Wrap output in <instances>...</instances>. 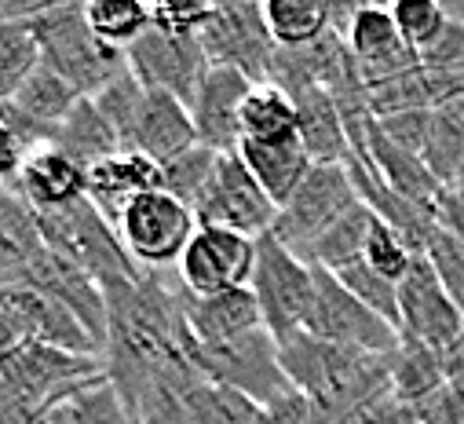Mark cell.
I'll use <instances>...</instances> for the list:
<instances>
[{
  "label": "cell",
  "instance_id": "37",
  "mask_svg": "<svg viewBox=\"0 0 464 424\" xmlns=\"http://www.w3.org/2000/svg\"><path fill=\"white\" fill-rule=\"evenodd\" d=\"M216 158H219L216 150L194 143L190 150H183V154L161 161V165H158V169H161V190H169L172 198H179V201L194 212V201L201 198V190H205V183H208V176H212Z\"/></svg>",
  "mask_w": 464,
  "mask_h": 424
},
{
  "label": "cell",
  "instance_id": "2",
  "mask_svg": "<svg viewBox=\"0 0 464 424\" xmlns=\"http://www.w3.org/2000/svg\"><path fill=\"white\" fill-rule=\"evenodd\" d=\"M34 217H37L41 246L59 253L63 260L77 264L81 271H88L99 285L136 278L143 271L125 253L113 224L88 198H81L73 205H63V208H52V212H34Z\"/></svg>",
  "mask_w": 464,
  "mask_h": 424
},
{
  "label": "cell",
  "instance_id": "23",
  "mask_svg": "<svg viewBox=\"0 0 464 424\" xmlns=\"http://www.w3.org/2000/svg\"><path fill=\"white\" fill-rule=\"evenodd\" d=\"M238 158L246 161V169L256 176V183L267 190V198L278 208L289 201V194L300 187V179L314 165L296 132L282 140H242Z\"/></svg>",
  "mask_w": 464,
  "mask_h": 424
},
{
  "label": "cell",
  "instance_id": "52",
  "mask_svg": "<svg viewBox=\"0 0 464 424\" xmlns=\"http://www.w3.org/2000/svg\"><path fill=\"white\" fill-rule=\"evenodd\" d=\"M230 5H246V0H208V8H230Z\"/></svg>",
  "mask_w": 464,
  "mask_h": 424
},
{
  "label": "cell",
  "instance_id": "44",
  "mask_svg": "<svg viewBox=\"0 0 464 424\" xmlns=\"http://www.w3.org/2000/svg\"><path fill=\"white\" fill-rule=\"evenodd\" d=\"M420 66L446 70V73H464V23L460 19L450 15V23L439 34V41L420 52Z\"/></svg>",
  "mask_w": 464,
  "mask_h": 424
},
{
  "label": "cell",
  "instance_id": "4",
  "mask_svg": "<svg viewBox=\"0 0 464 424\" xmlns=\"http://www.w3.org/2000/svg\"><path fill=\"white\" fill-rule=\"evenodd\" d=\"M125 253L132 256L136 267L143 271H169L172 264H179L190 235L198 231L194 212L172 198L169 190H143L136 194L113 220Z\"/></svg>",
  "mask_w": 464,
  "mask_h": 424
},
{
  "label": "cell",
  "instance_id": "16",
  "mask_svg": "<svg viewBox=\"0 0 464 424\" xmlns=\"http://www.w3.org/2000/svg\"><path fill=\"white\" fill-rule=\"evenodd\" d=\"M343 44H347V52H352V59L362 73L366 92L410 73L413 66H420V55L399 37V26H395L388 5L362 8L352 19V26L343 30Z\"/></svg>",
  "mask_w": 464,
  "mask_h": 424
},
{
  "label": "cell",
  "instance_id": "49",
  "mask_svg": "<svg viewBox=\"0 0 464 424\" xmlns=\"http://www.w3.org/2000/svg\"><path fill=\"white\" fill-rule=\"evenodd\" d=\"M329 5V26L343 37V30L352 26V19L362 12V8H373V5H384V0H325Z\"/></svg>",
  "mask_w": 464,
  "mask_h": 424
},
{
  "label": "cell",
  "instance_id": "26",
  "mask_svg": "<svg viewBox=\"0 0 464 424\" xmlns=\"http://www.w3.org/2000/svg\"><path fill=\"white\" fill-rule=\"evenodd\" d=\"M41 235H37V217L34 208L19 198L15 187L0 183V285L19 282L23 267L41 253Z\"/></svg>",
  "mask_w": 464,
  "mask_h": 424
},
{
  "label": "cell",
  "instance_id": "19",
  "mask_svg": "<svg viewBox=\"0 0 464 424\" xmlns=\"http://www.w3.org/2000/svg\"><path fill=\"white\" fill-rule=\"evenodd\" d=\"M15 190L34 212H52V208H63V205H73L84 198L88 172L73 158H66L59 147L37 143V147H30V154L15 176Z\"/></svg>",
  "mask_w": 464,
  "mask_h": 424
},
{
  "label": "cell",
  "instance_id": "38",
  "mask_svg": "<svg viewBox=\"0 0 464 424\" xmlns=\"http://www.w3.org/2000/svg\"><path fill=\"white\" fill-rule=\"evenodd\" d=\"M388 12L399 26V37L420 55L439 41V34L450 23V12L442 0H388Z\"/></svg>",
  "mask_w": 464,
  "mask_h": 424
},
{
  "label": "cell",
  "instance_id": "28",
  "mask_svg": "<svg viewBox=\"0 0 464 424\" xmlns=\"http://www.w3.org/2000/svg\"><path fill=\"white\" fill-rule=\"evenodd\" d=\"M446 370H442V355H435L431 348L399 337V352L392 355V395L417 410L420 402H428L431 395H439L446 388Z\"/></svg>",
  "mask_w": 464,
  "mask_h": 424
},
{
  "label": "cell",
  "instance_id": "42",
  "mask_svg": "<svg viewBox=\"0 0 464 424\" xmlns=\"http://www.w3.org/2000/svg\"><path fill=\"white\" fill-rule=\"evenodd\" d=\"M208 15V0H150L154 26H165L172 34H198Z\"/></svg>",
  "mask_w": 464,
  "mask_h": 424
},
{
  "label": "cell",
  "instance_id": "21",
  "mask_svg": "<svg viewBox=\"0 0 464 424\" xmlns=\"http://www.w3.org/2000/svg\"><path fill=\"white\" fill-rule=\"evenodd\" d=\"M161 187V169L158 161H150L140 150H118L102 158L99 165L88 169V190L84 198L102 212V217L113 224L118 212L143 190H158Z\"/></svg>",
  "mask_w": 464,
  "mask_h": 424
},
{
  "label": "cell",
  "instance_id": "34",
  "mask_svg": "<svg viewBox=\"0 0 464 424\" xmlns=\"http://www.w3.org/2000/svg\"><path fill=\"white\" fill-rule=\"evenodd\" d=\"M41 66V48L26 19H0V99H12Z\"/></svg>",
  "mask_w": 464,
  "mask_h": 424
},
{
  "label": "cell",
  "instance_id": "33",
  "mask_svg": "<svg viewBox=\"0 0 464 424\" xmlns=\"http://www.w3.org/2000/svg\"><path fill=\"white\" fill-rule=\"evenodd\" d=\"M81 12H84L88 30L102 44L121 48V52L154 23L147 0H81Z\"/></svg>",
  "mask_w": 464,
  "mask_h": 424
},
{
  "label": "cell",
  "instance_id": "25",
  "mask_svg": "<svg viewBox=\"0 0 464 424\" xmlns=\"http://www.w3.org/2000/svg\"><path fill=\"white\" fill-rule=\"evenodd\" d=\"M77 99H81V92L63 77V73H55L52 66H37L26 81H23V88L12 95V106L15 111L44 136V140H52V132L66 121V114L77 106Z\"/></svg>",
  "mask_w": 464,
  "mask_h": 424
},
{
  "label": "cell",
  "instance_id": "1",
  "mask_svg": "<svg viewBox=\"0 0 464 424\" xmlns=\"http://www.w3.org/2000/svg\"><path fill=\"white\" fill-rule=\"evenodd\" d=\"M37 48H41V63L52 66L55 73H63L81 95H95L106 81H113L121 70H129L125 52L102 44L81 12V0H70V5L48 8L34 19H26Z\"/></svg>",
  "mask_w": 464,
  "mask_h": 424
},
{
  "label": "cell",
  "instance_id": "29",
  "mask_svg": "<svg viewBox=\"0 0 464 424\" xmlns=\"http://www.w3.org/2000/svg\"><path fill=\"white\" fill-rule=\"evenodd\" d=\"M48 406H52L55 424H136L118 388L106 381V373L77 384L73 391H66L63 399Z\"/></svg>",
  "mask_w": 464,
  "mask_h": 424
},
{
  "label": "cell",
  "instance_id": "7",
  "mask_svg": "<svg viewBox=\"0 0 464 424\" xmlns=\"http://www.w3.org/2000/svg\"><path fill=\"white\" fill-rule=\"evenodd\" d=\"M304 333L347 352H362V355L399 352V330L373 307H366L352 289H343L340 278L329 275L325 267H314V307L307 314Z\"/></svg>",
  "mask_w": 464,
  "mask_h": 424
},
{
  "label": "cell",
  "instance_id": "31",
  "mask_svg": "<svg viewBox=\"0 0 464 424\" xmlns=\"http://www.w3.org/2000/svg\"><path fill=\"white\" fill-rule=\"evenodd\" d=\"M260 12L278 48H300L333 30L325 0H260Z\"/></svg>",
  "mask_w": 464,
  "mask_h": 424
},
{
  "label": "cell",
  "instance_id": "17",
  "mask_svg": "<svg viewBox=\"0 0 464 424\" xmlns=\"http://www.w3.org/2000/svg\"><path fill=\"white\" fill-rule=\"evenodd\" d=\"M19 282L23 285H34V289H41L48 296H55L59 304H66L81 318V323H84V330L99 344H106V293H102V285L88 271H81L77 264L63 260L52 249H41L23 267Z\"/></svg>",
  "mask_w": 464,
  "mask_h": 424
},
{
  "label": "cell",
  "instance_id": "13",
  "mask_svg": "<svg viewBox=\"0 0 464 424\" xmlns=\"http://www.w3.org/2000/svg\"><path fill=\"white\" fill-rule=\"evenodd\" d=\"M102 359L99 355H77L66 348H52V344H34L26 341L12 359L0 362V377H5L26 402H34L37 410H44L48 402L63 399L66 391H73L77 384L102 377Z\"/></svg>",
  "mask_w": 464,
  "mask_h": 424
},
{
  "label": "cell",
  "instance_id": "20",
  "mask_svg": "<svg viewBox=\"0 0 464 424\" xmlns=\"http://www.w3.org/2000/svg\"><path fill=\"white\" fill-rule=\"evenodd\" d=\"M194 143H198V132H194V121H190V106L183 99L169 95V92L147 88L132 140H129V150H140V154H147L150 161L161 165V161L190 150Z\"/></svg>",
  "mask_w": 464,
  "mask_h": 424
},
{
  "label": "cell",
  "instance_id": "45",
  "mask_svg": "<svg viewBox=\"0 0 464 424\" xmlns=\"http://www.w3.org/2000/svg\"><path fill=\"white\" fill-rule=\"evenodd\" d=\"M30 147H37V143H30L15 125L0 121V183L15 187V176H19V169H23L26 154H30Z\"/></svg>",
  "mask_w": 464,
  "mask_h": 424
},
{
  "label": "cell",
  "instance_id": "41",
  "mask_svg": "<svg viewBox=\"0 0 464 424\" xmlns=\"http://www.w3.org/2000/svg\"><path fill=\"white\" fill-rule=\"evenodd\" d=\"M413 256H417V253L402 242V235H399V231H392L384 220H377V217H373V227H370V238H366V253H362V260H366L377 275H384V278H392V282H402V275L410 271Z\"/></svg>",
  "mask_w": 464,
  "mask_h": 424
},
{
  "label": "cell",
  "instance_id": "46",
  "mask_svg": "<svg viewBox=\"0 0 464 424\" xmlns=\"http://www.w3.org/2000/svg\"><path fill=\"white\" fill-rule=\"evenodd\" d=\"M314 413H311V402L300 395V391H289L267 406L256 410V420L253 424H311Z\"/></svg>",
  "mask_w": 464,
  "mask_h": 424
},
{
  "label": "cell",
  "instance_id": "8",
  "mask_svg": "<svg viewBox=\"0 0 464 424\" xmlns=\"http://www.w3.org/2000/svg\"><path fill=\"white\" fill-rule=\"evenodd\" d=\"M275 217H278V205L267 198V190L246 169L238 150L219 154L201 198L194 201L198 227H227V231L260 238L275 227Z\"/></svg>",
  "mask_w": 464,
  "mask_h": 424
},
{
  "label": "cell",
  "instance_id": "6",
  "mask_svg": "<svg viewBox=\"0 0 464 424\" xmlns=\"http://www.w3.org/2000/svg\"><path fill=\"white\" fill-rule=\"evenodd\" d=\"M194 366L205 381L223 384L230 391H242L256 406H267V402L296 391L293 381L282 370L278 341L264 326L249 330L235 341H227V344H216V348H198L194 344Z\"/></svg>",
  "mask_w": 464,
  "mask_h": 424
},
{
  "label": "cell",
  "instance_id": "9",
  "mask_svg": "<svg viewBox=\"0 0 464 424\" xmlns=\"http://www.w3.org/2000/svg\"><path fill=\"white\" fill-rule=\"evenodd\" d=\"M198 41H201L208 66H230V70L246 73L249 81H271L278 44L264 23L260 0L212 8V15L198 30Z\"/></svg>",
  "mask_w": 464,
  "mask_h": 424
},
{
  "label": "cell",
  "instance_id": "14",
  "mask_svg": "<svg viewBox=\"0 0 464 424\" xmlns=\"http://www.w3.org/2000/svg\"><path fill=\"white\" fill-rule=\"evenodd\" d=\"M0 307L15 318V326L23 330L26 341L102 359V344L84 330L81 318L66 304H59L55 296H48V293H41L34 285H23V282H5L0 285Z\"/></svg>",
  "mask_w": 464,
  "mask_h": 424
},
{
  "label": "cell",
  "instance_id": "39",
  "mask_svg": "<svg viewBox=\"0 0 464 424\" xmlns=\"http://www.w3.org/2000/svg\"><path fill=\"white\" fill-rule=\"evenodd\" d=\"M340 278L343 289H352L366 307H373L381 318H388V323L399 330V282L377 275L366 260H355V264H347L340 271H329Z\"/></svg>",
  "mask_w": 464,
  "mask_h": 424
},
{
  "label": "cell",
  "instance_id": "15",
  "mask_svg": "<svg viewBox=\"0 0 464 424\" xmlns=\"http://www.w3.org/2000/svg\"><path fill=\"white\" fill-rule=\"evenodd\" d=\"M256 81L230 66H208L194 99H190V121L198 143L216 154H235L242 147V106Z\"/></svg>",
  "mask_w": 464,
  "mask_h": 424
},
{
  "label": "cell",
  "instance_id": "43",
  "mask_svg": "<svg viewBox=\"0 0 464 424\" xmlns=\"http://www.w3.org/2000/svg\"><path fill=\"white\" fill-rule=\"evenodd\" d=\"M377 125H381V132L395 143V147H402V150H410V154H424V143H428V129H431V111H402V114H388V118H377Z\"/></svg>",
  "mask_w": 464,
  "mask_h": 424
},
{
  "label": "cell",
  "instance_id": "48",
  "mask_svg": "<svg viewBox=\"0 0 464 424\" xmlns=\"http://www.w3.org/2000/svg\"><path fill=\"white\" fill-rule=\"evenodd\" d=\"M41 410L34 402H26L5 377H0V424H30Z\"/></svg>",
  "mask_w": 464,
  "mask_h": 424
},
{
  "label": "cell",
  "instance_id": "53",
  "mask_svg": "<svg viewBox=\"0 0 464 424\" xmlns=\"http://www.w3.org/2000/svg\"><path fill=\"white\" fill-rule=\"evenodd\" d=\"M457 190H464V172H460V179H457Z\"/></svg>",
  "mask_w": 464,
  "mask_h": 424
},
{
  "label": "cell",
  "instance_id": "54",
  "mask_svg": "<svg viewBox=\"0 0 464 424\" xmlns=\"http://www.w3.org/2000/svg\"><path fill=\"white\" fill-rule=\"evenodd\" d=\"M147 5H150V0H147Z\"/></svg>",
  "mask_w": 464,
  "mask_h": 424
},
{
  "label": "cell",
  "instance_id": "50",
  "mask_svg": "<svg viewBox=\"0 0 464 424\" xmlns=\"http://www.w3.org/2000/svg\"><path fill=\"white\" fill-rule=\"evenodd\" d=\"M26 344V337H23V330L15 326V318L5 311V307H0V362H5V359H12L19 348Z\"/></svg>",
  "mask_w": 464,
  "mask_h": 424
},
{
  "label": "cell",
  "instance_id": "32",
  "mask_svg": "<svg viewBox=\"0 0 464 424\" xmlns=\"http://www.w3.org/2000/svg\"><path fill=\"white\" fill-rule=\"evenodd\" d=\"M370 227H373V212L362 205V201H355L352 208L343 212V217L314 242V249H311V256H307V264H314V267H325V271H340V267H347V264H355V260H362V253H366V238H370Z\"/></svg>",
  "mask_w": 464,
  "mask_h": 424
},
{
  "label": "cell",
  "instance_id": "36",
  "mask_svg": "<svg viewBox=\"0 0 464 424\" xmlns=\"http://www.w3.org/2000/svg\"><path fill=\"white\" fill-rule=\"evenodd\" d=\"M143 95L147 88L136 81L132 70H121L113 81H106L92 99L95 106L102 111V118L113 125V132H118L121 147L129 150V140H132V129H136V118H140V106H143Z\"/></svg>",
  "mask_w": 464,
  "mask_h": 424
},
{
  "label": "cell",
  "instance_id": "12",
  "mask_svg": "<svg viewBox=\"0 0 464 424\" xmlns=\"http://www.w3.org/2000/svg\"><path fill=\"white\" fill-rule=\"evenodd\" d=\"M256 264V238L227 231V227H198L176 264L179 285L194 296L223 293L249 285Z\"/></svg>",
  "mask_w": 464,
  "mask_h": 424
},
{
  "label": "cell",
  "instance_id": "22",
  "mask_svg": "<svg viewBox=\"0 0 464 424\" xmlns=\"http://www.w3.org/2000/svg\"><path fill=\"white\" fill-rule=\"evenodd\" d=\"M296 102V136L314 165H343L352 158V140L343 129L340 102L325 88H300L293 92Z\"/></svg>",
  "mask_w": 464,
  "mask_h": 424
},
{
  "label": "cell",
  "instance_id": "47",
  "mask_svg": "<svg viewBox=\"0 0 464 424\" xmlns=\"http://www.w3.org/2000/svg\"><path fill=\"white\" fill-rule=\"evenodd\" d=\"M435 224L442 231H450L453 238L464 242V190L457 187H442L439 201H435Z\"/></svg>",
  "mask_w": 464,
  "mask_h": 424
},
{
  "label": "cell",
  "instance_id": "3",
  "mask_svg": "<svg viewBox=\"0 0 464 424\" xmlns=\"http://www.w3.org/2000/svg\"><path fill=\"white\" fill-rule=\"evenodd\" d=\"M264 330L282 344L293 333H304L314 307V267L289 253L271 231L256 238V264L249 275Z\"/></svg>",
  "mask_w": 464,
  "mask_h": 424
},
{
  "label": "cell",
  "instance_id": "24",
  "mask_svg": "<svg viewBox=\"0 0 464 424\" xmlns=\"http://www.w3.org/2000/svg\"><path fill=\"white\" fill-rule=\"evenodd\" d=\"M48 143L59 147L66 158H73L84 172H88L92 165H99L102 158L125 150L121 140H118V132H113V125L102 118V111L95 106L92 95H81V99H77V106L66 114V121L52 132Z\"/></svg>",
  "mask_w": 464,
  "mask_h": 424
},
{
  "label": "cell",
  "instance_id": "35",
  "mask_svg": "<svg viewBox=\"0 0 464 424\" xmlns=\"http://www.w3.org/2000/svg\"><path fill=\"white\" fill-rule=\"evenodd\" d=\"M256 402L246 399L242 391H230L212 381H198L187 395V413L190 424H253L256 420Z\"/></svg>",
  "mask_w": 464,
  "mask_h": 424
},
{
  "label": "cell",
  "instance_id": "30",
  "mask_svg": "<svg viewBox=\"0 0 464 424\" xmlns=\"http://www.w3.org/2000/svg\"><path fill=\"white\" fill-rule=\"evenodd\" d=\"M296 132V102L275 81H256L242 106V140H282Z\"/></svg>",
  "mask_w": 464,
  "mask_h": 424
},
{
  "label": "cell",
  "instance_id": "10",
  "mask_svg": "<svg viewBox=\"0 0 464 424\" xmlns=\"http://www.w3.org/2000/svg\"><path fill=\"white\" fill-rule=\"evenodd\" d=\"M399 337L450 355L464 341V311L435 278L424 256H413L410 271L399 282Z\"/></svg>",
  "mask_w": 464,
  "mask_h": 424
},
{
  "label": "cell",
  "instance_id": "27",
  "mask_svg": "<svg viewBox=\"0 0 464 424\" xmlns=\"http://www.w3.org/2000/svg\"><path fill=\"white\" fill-rule=\"evenodd\" d=\"M420 161L439 179V187H457L464 172V95L431 111V129Z\"/></svg>",
  "mask_w": 464,
  "mask_h": 424
},
{
  "label": "cell",
  "instance_id": "11",
  "mask_svg": "<svg viewBox=\"0 0 464 424\" xmlns=\"http://www.w3.org/2000/svg\"><path fill=\"white\" fill-rule=\"evenodd\" d=\"M125 63L143 88L169 92V95L183 99L187 106L208 70L198 34H172L154 23L125 48Z\"/></svg>",
  "mask_w": 464,
  "mask_h": 424
},
{
  "label": "cell",
  "instance_id": "5",
  "mask_svg": "<svg viewBox=\"0 0 464 424\" xmlns=\"http://www.w3.org/2000/svg\"><path fill=\"white\" fill-rule=\"evenodd\" d=\"M355 201H359V194H355V183H352V172H347V165H311L307 176L300 179V187L278 208L271 235L289 253H296L300 260H307L311 249H314V242Z\"/></svg>",
  "mask_w": 464,
  "mask_h": 424
},
{
  "label": "cell",
  "instance_id": "51",
  "mask_svg": "<svg viewBox=\"0 0 464 424\" xmlns=\"http://www.w3.org/2000/svg\"><path fill=\"white\" fill-rule=\"evenodd\" d=\"M30 424H55V417H52V406H44V410H41V413H37Z\"/></svg>",
  "mask_w": 464,
  "mask_h": 424
},
{
  "label": "cell",
  "instance_id": "40",
  "mask_svg": "<svg viewBox=\"0 0 464 424\" xmlns=\"http://www.w3.org/2000/svg\"><path fill=\"white\" fill-rule=\"evenodd\" d=\"M420 256L431 264V271H435V278L442 282V289H446V293L453 296V304L464 311V242L453 238L450 231H442V227L435 224V231L428 235Z\"/></svg>",
  "mask_w": 464,
  "mask_h": 424
},
{
  "label": "cell",
  "instance_id": "18",
  "mask_svg": "<svg viewBox=\"0 0 464 424\" xmlns=\"http://www.w3.org/2000/svg\"><path fill=\"white\" fill-rule=\"evenodd\" d=\"M183 318H187V330L198 348H216V344H227V341L264 326L256 296L249 285L208 293V296H194L183 289Z\"/></svg>",
  "mask_w": 464,
  "mask_h": 424
}]
</instances>
